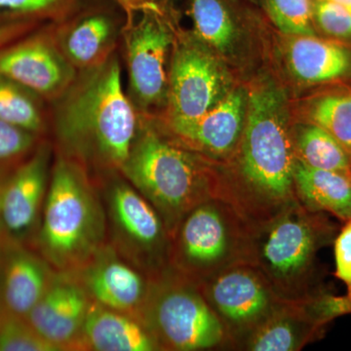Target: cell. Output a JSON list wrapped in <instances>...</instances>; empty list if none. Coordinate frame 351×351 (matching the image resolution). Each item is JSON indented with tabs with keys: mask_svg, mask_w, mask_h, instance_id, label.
Returning <instances> with one entry per match:
<instances>
[{
	"mask_svg": "<svg viewBox=\"0 0 351 351\" xmlns=\"http://www.w3.org/2000/svg\"><path fill=\"white\" fill-rule=\"evenodd\" d=\"M113 25L105 16L96 15L80 21L64 40V50L71 64L87 66L94 64L112 41Z\"/></svg>",
	"mask_w": 351,
	"mask_h": 351,
	"instance_id": "obj_23",
	"label": "cell"
},
{
	"mask_svg": "<svg viewBox=\"0 0 351 351\" xmlns=\"http://www.w3.org/2000/svg\"><path fill=\"white\" fill-rule=\"evenodd\" d=\"M252 1H255V0H252Z\"/></svg>",
	"mask_w": 351,
	"mask_h": 351,
	"instance_id": "obj_38",
	"label": "cell"
},
{
	"mask_svg": "<svg viewBox=\"0 0 351 351\" xmlns=\"http://www.w3.org/2000/svg\"><path fill=\"white\" fill-rule=\"evenodd\" d=\"M311 122L326 130L351 158V93L325 95L311 104Z\"/></svg>",
	"mask_w": 351,
	"mask_h": 351,
	"instance_id": "obj_25",
	"label": "cell"
},
{
	"mask_svg": "<svg viewBox=\"0 0 351 351\" xmlns=\"http://www.w3.org/2000/svg\"><path fill=\"white\" fill-rule=\"evenodd\" d=\"M304 339V332L294 318L276 316L255 332L249 348L255 351L297 350Z\"/></svg>",
	"mask_w": 351,
	"mask_h": 351,
	"instance_id": "obj_28",
	"label": "cell"
},
{
	"mask_svg": "<svg viewBox=\"0 0 351 351\" xmlns=\"http://www.w3.org/2000/svg\"><path fill=\"white\" fill-rule=\"evenodd\" d=\"M32 27V23L27 20L13 21L0 24V50L25 36Z\"/></svg>",
	"mask_w": 351,
	"mask_h": 351,
	"instance_id": "obj_34",
	"label": "cell"
},
{
	"mask_svg": "<svg viewBox=\"0 0 351 351\" xmlns=\"http://www.w3.org/2000/svg\"><path fill=\"white\" fill-rule=\"evenodd\" d=\"M126 36L127 66L132 94L144 108L168 100L171 60L175 36L154 3ZM172 59V58H171Z\"/></svg>",
	"mask_w": 351,
	"mask_h": 351,
	"instance_id": "obj_8",
	"label": "cell"
},
{
	"mask_svg": "<svg viewBox=\"0 0 351 351\" xmlns=\"http://www.w3.org/2000/svg\"><path fill=\"white\" fill-rule=\"evenodd\" d=\"M36 134L0 119V163L17 160L29 152Z\"/></svg>",
	"mask_w": 351,
	"mask_h": 351,
	"instance_id": "obj_30",
	"label": "cell"
},
{
	"mask_svg": "<svg viewBox=\"0 0 351 351\" xmlns=\"http://www.w3.org/2000/svg\"><path fill=\"white\" fill-rule=\"evenodd\" d=\"M73 75L69 60L46 36H23L0 50V75L34 94L52 96L68 86Z\"/></svg>",
	"mask_w": 351,
	"mask_h": 351,
	"instance_id": "obj_12",
	"label": "cell"
},
{
	"mask_svg": "<svg viewBox=\"0 0 351 351\" xmlns=\"http://www.w3.org/2000/svg\"><path fill=\"white\" fill-rule=\"evenodd\" d=\"M182 219L177 243L180 265L193 271L208 269L223 261L230 248V239L218 208L201 203Z\"/></svg>",
	"mask_w": 351,
	"mask_h": 351,
	"instance_id": "obj_16",
	"label": "cell"
},
{
	"mask_svg": "<svg viewBox=\"0 0 351 351\" xmlns=\"http://www.w3.org/2000/svg\"><path fill=\"white\" fill-rule=\"evenodd\" d=\"M210 297L214 306L226 319L237 324H250L265 315L270 295L253 272L230 270L212 284Z\"/></svg>",
	"mask_w": 351,
	"mask_h": 351,
	"instance_id": "obj_19",
	"label": "cell"
},
{
	"mask_svg": "<svg viewBox=\"0 0 351 351\" xmlns=\"http://www.w3.org/2000/svg\"><path fill=\"white\" fill-rule=\"evenodd\" d=\"M285 61L291 75L306 84L332 82L351 71L350 51L316 36H289Z\"/></svg>",
	"mask_w": 351,
	"mask_h": 351,
	"instance_id": "obj_18",
	"label": "cell"
},
{
	"mask_svg": "<svg viewBox=\"0 0 351 351\" xmlns=\"http://www.w3.org/2000/svg\"><path fill=\"white\" fill-rule=\"evenodd\" d=\"M58 137L69 156L106 170H122L137 136V119L115 59L80 84L58 117Z\"/></svg>",
	"mask_w": 351,
	"mask_h": 351,
	"instance_id": "obj_1",
	"label": "cell"
},
{
	"mask_svg": "<svg viewBox=\"0 0 351 351\" xmlns=\"http://www.w3.org/2000/svg\"><path fill=\"white\" fill-rule=\"evenodd\" d=\"M49 159L47 147H39L10 174H0V230L5 239L25 243L38 226L49 186Z\"/></svg>",
	"mask_w": 351,
	"mask_h": 351,
	"instance_id": "obj_9",
	"label": "cell"
},
{
	"mask_svg": "<svg viewBox=\"0 0 351 351\" xmlns=\"http://www.w3.org/2000/svg\"><path fill=\"white\" fill-rule=\"evenodd\" d=\"M106 208L84 171L71 159H58L38 233L40 255L56 271L82 269L107 244Z\"/></svg>",
	"mask_w": 351,
	"mask_h": 351,
	"instance_id": "obj_2",
	"label": "cell"
},
{
	"mask_svg": "<svg viewBox=\"0 0 351 351\" xmlns=\"http://www.w3.org/2000/svg\"><path fill=\"white\" fill-rule=\"evenodd\" d=\"M314 25L335 38H351V12L326 1L313 0Z\"/></svg>",
	"mask_w": 351,
	"mask_h": 351,
	"instance_id": "obj_29",
	"label": "cell"
},
{
	"mask_svg": "<svg viewBox=\"0 0 351 351\" xmlns=\"http://www.w3.org/2000/svg\"><path fill=\"white\" fill-rule=\"evenodd\" d=\"M326 1L337 4V5L343 7V8L351 12V0H326Z\"/></svg>",
	"mask_w": 351,
	"mask_h": 351,
	"instance_id": "obj_36",
	"label": "cell"
},
{
	"mask_svg": "<svg viewBox=\"0 0 351 351\" xmlns=\"http://www.w3.org/2000/svg\"><path fill=\"white\" fill-rule=\"evenodd\" d=\"M0 351H60L29 320L0 306Z\"/></svg>",
	"mask_w": 351,
	"mask_h": 351,
	"instance_id": "obj_27",
	"label": "cell"
},
{
	"mask_svg": "<svg viewBox=\"0 0 351 351\" xmlns=\"http://www.w3.org/2000/svg\"><path fill=\"white\" fill-rule=\"evenodd\" d=\"M317 246L313 223L298 212H288L262 235L258 258L269 276L290 282L308 269Z\"/></svg>",
	"mask_w": 351,
	"mask_h": 351,
	"instance_id": "obj_13",
	"label": "cell"
},
{
	"mask_svg": "<svg viewBox=\"0 0 351 351\" xmlns=\"http://www.w3.org/2000/svg\"><path fill=\"white\" fill-rule=\"evenodd\" d=\"M300 160L315 169L332 171L351 177V158L332 135L316 124L300 128L295 136Z\"/></svg>",
	"mask_w": 351,
	"mask_h": 351,
	"instance_id": "obj_22",
	"label": "cell"
},
{
	"mask_svg": "<svg viewBox=\"0 0 351 351\" xmlns=\"http://www.w3.org/2000/svg\"><path fill=\"white\" fill-rule=\"evenodd\" d=\"M193 34L221 59L237 57L242 43L239 17L228 0H189Z\"/></svg>",
	"mask_w": 351,
	"mask_h": 351,
	"instance_id": "obj_20",
	"label": "cell"
},
{
	"mask_svg": "<svg viewBox=\"0 0 351 351\" xmlns=\"http://www.w3.org/2000/svg\"><path fill=\"white\" fill-rule=\"evenodd\" d=\"M121 171L169 228L201 204L206 193L195 156L152 130L137 134Z\"/></svg>",
	"mask_w": 351,
	"mask_h": 351,
	"instance_id": "obj_4",
	"label": "cell"
},
{
	"mask_svg": "<svg viewBox=\"0 0 351 351\" xmlns=\"http://www.w3.org/2000/svg\"><path fill=\"white\" fill-rule=\"evenodd\" d=\"M90 304L89 295L73 272L56 271L27 319L60 351L75 350Z\"/></svg>",
	"mask_w": 351,
	"mask_h": 351,
	"instance_id": "obj_11",
	"label": "cell"
},
{
	"mask_svg": "<svg viewBox=\"0 0 351 351\" xmlns=\"http://www.w3.org/2000/svg\"><path fill=\"white\" fill-rule=\"evenodd\" d=\"M110 244L140 270L156 263L165 243L160 216L147 198L128 182H114L106 195Z\"/></svg>",
	"mask_w": 351,
	"mask_h": 351,
	"instance_id": "obj_7",
	"label": "cell"
},
{
	"mask_svg": "<svg viewBox=\"0 0 351 351\" xmlns=\"http://www.w3.org/2000/svg\"><path fill=\"white\" fill-rule=\"evenodd\" d=\"M73 274L92 301L138 319L149 285L141 270L120 256L112 245L101 247Z\"/></svg>",
	"mask_w": 351,
	"mask_h": 351,
	"instance_id": "obj_10",
	"label": "cell"
},
{
	"mask_svg": "<svg viewBox=\"0 0 351 351\" xmlns=\"http://www.w3.org/2000/svg\"><path fill=\"white\" fill-rule=\"evenodd\" d=\"M159 346L138 318L92 301L75 350L152 351Z\"/></svg>",
	"mask_w": 351,
	"mask_h": 351,
	"instance_id": "obj_17",
	"label": "cell"
},
{
	"mask_svg": "<svg viewBox=\"0 0 351 351\" xmlns=\"http://www.w3.org/2000/svg\"><path fill=\"white\" fill-rule=\"evenodd\" d=\"M233 87L225 62L205 44L195 36L175 41L168 91L171 125L198 119Z\"/></svg>",
	"mask_w": 351,
	"mask_h": 351,
	"instance_id": "obj_6",
	"label": "cell"
},
{
	"mask_svg": "<svg viewBox=\"0 0 351 351\" xmlns=\"http://www.w3.org/2000/svg\"><path fill=\"white\" fill-rule=\"evenodd\" d=\"M62 0H0V18L25 21V17L49 10Z\"/></svg>",
	"mask_w": 351,
	"mask_h": 351,
	"instance_id": "obj_32",
	"label": "cell"
},
{
	"mask_svg": "<svg viewBox=\"0 0 351 351\" xmlns=\"http://www.w3.org/2000/svg\"><path fill=\"white\" fill-rule=\"evenodd\" d=\"M248 107V90L233 87L225 98L193 121L173 124V131L189 143L215 156H225L241 141Z\"/></svg>",
	"mask_w": 351,
	"mask_h": 351,
	"instance_id": "obj_15",
	"label": "cell"
},
{
	"mask_svg": "<svg viewBox=\"0 0 351 351\" xmlns=\"http://www.w3.org/2000/svg\"><path fill=\"white\" fill-rule=\"evenodd\" d=\"M1 252H2V237H1V230H0V260H1Z\"/></svg>",
	"mask_w": 351,
	"mask_h": 351,
	"instance_id": "obj_37",
	"label": "cell"
},
{
	"mask_svg": "<svg viewBox=\"0 0 351 351\" xmlns=\"http://www.w3.org/2000/svg\"><path fill=\"white\" fill-rule=\"evenodd\" d=\"M335 265L337 278L346 287V295H351V219L346 221L335 241Z\"/></svg>",
	"mask_w": 351,
	"mask_h": 351,
	"instance_id": "obj_31",
	"label": "cell"
},
{
	"mask_svg": "<svg viewBox=\"0 0 351 351\" xmlns=\"http://www.w3.org/2000/svg\"><path fill=\"white\" fill-rule=\"evenodd\" d=\"M36 94L0 75V119L38 134L43 129V112Z\"/></svg>",
	"mask_w": 351,
	"mask_h": 351,
	"instance_id": "obj_24",
	"label": "cell"
},
{
	"mask_svg": "<svg viewBox=\"0 0 351 351\" xmlns=\"http://www.w3.org/2000/svg\"><path fill=\"white\" fill-rule=\"evenodd\" d=\"M258 1L271 22L286 36H316L313 0Z\"/></svg>",
	"mask_w": 351,
	"mask_h": 351,
	"instance_id": "obj_26",
	"label": "cell"
},
{
	"mask_svg": "<svg viewBox=\"0 0 351 351\" xmlns=\"http://www.w3.org/2000/svg\"><path fill=\"white\" fill-rule=\"evenodd\" d=\"M311 311L316 323L324 324L334 318L351 314V295H323L313 302Z\"/></svg>",
	"mask_w": 351,
	"mask_h": 351,
	"instance_id": "obj_33",
	"label": "cell"
},
{
	"mask_svg": "<svg viewBox=\"0 0 351 351\" xmlns=\"http://www.w3.org/2000/svg\"><path fill=\"white\" fill-rule=\"evenodd\" d=\"M294 184L306 204L341 219H351V177L315 169L297 159Z\"/></svg>",
	"mask_w": 351,
	"mask_h": 351,
	"instance_id": "obj_21",
	"label": "cell"
},
{
	"mask_svg": "<svg viewBox=\"0 0 351 351\" xmlns=\"http://www.w3.org/2000/svg\"><path fill=\"white\" fill-rule=\"evenodd\" d=\"M240 166L258 198L281 203L290 198L297 158L289 125L285 92L274 80H263L248 90Z\"/></svg>",
	"mask_w": 351,
	"mask_h": 351,
	"instance_id": "obj_3",
	"label": "cell"
},
{
	"mask_svg": "<svg viewBox=\"0 0 351 351\" xmlns=\"http://www.w3.org/2000/svg\"><path fill=\"white\" fill-rule=\"evenodd\" d=\"M126 6L130 8H137V7H144L151 4V2H147V0H122Z\"/></svg>",
	"mask_w": 351,
	"mask_h": 351,
	"instance_id": "obj_35",
	"label": "cell"
},
{
	"mask_svg": "<svg viewBox=\"0 0 351 351\" xmlns=\"http://www.w3.org/2000/svg\"><path fill=\"white\" fill-rule=\"evenodd\" d=\"M55 274L56 270L40 254L32 251L22 242L2 237L0 306L27 318Z\"/></svg>",
	"mask_w": 351,
	"mask_h": 351,
	"instance_id": "obj_14",
	"label": "cell"
},
{
	"mask_svg": "<svg viewBox=\"0 0 351 351\" xmlns=\"http://www.w3.org/2000/svg\"><path fill=\"white\" fill-rule=\"evenodd\" d=\"M138 320L159 348L191 351L221 343L223 326L207 302L193 289L179 284L149 286Z\"/></svg>",
	"mask_w": 351,
	"mask_h": 351,
	"instance_id": "obj_5",
	"label": "cell"
}]
</instances>
